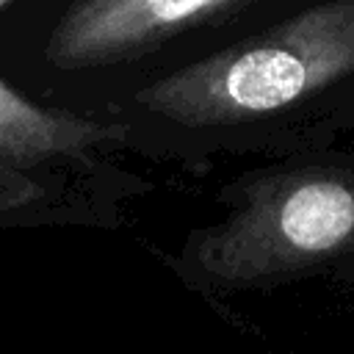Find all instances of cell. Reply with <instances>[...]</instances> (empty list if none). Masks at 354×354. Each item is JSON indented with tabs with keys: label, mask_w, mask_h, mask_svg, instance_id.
<instances>
[{
	"label": "cell",
	"mask_w": 354,
	"mask_h": 354,
	"mask_svg": "<svg viewBox=\"0 0 354 354\" xmlns=\"http://www.w3.org/2000/svg\"><path fill=\"white\" fill-rule=\"evenodd\" d=\"M354 100V0H318L282 22L152 77L102 116L149 160L307 152L318 127Z\"/></svg>",
	"instance_id": "1"
},
{
	"label": "cell",
	"mask_w": 354,
	"mask_h": 354,
	"mask_svg": "<svg viewBox=\"0 0 354 354\" xmlns=\"http://www.w3.org/2000/svg\"><path fill=\"white\" fill-rule=\"evenodd\" d=\"M318 0H19L0 19V72L91 116L136 86L238 44Z\"/></svg>",
	"instance_id": "2"
},
{
	"label": "cell",
	"mask_w": 354,
	"mask_h": 354,
	"mask_svg": "<svg viewBox=\"0 0 354 354\" xmlns=\"http://www.w3.org/2000/svg\"><path fill=\"white\" fill-rule=\"evenodd\" d=\"M224 207L169 260L199 293L266 290L307 277H354V155L288 152L216 194Z\"/></svg>",
	"instance_id": "3"
},
{
	"label": "cell",
	"mask_w": 354,
	"mask_h": 354,
	"mask_svg": "<svg viewBox=\"0 0 354 354\" xmlns=\"http://www.w3.org/2000/svg\"><path fill=\"white\" fill-rule=\"evenodd\" d=\"M147 188L116 160L100 169L0 163V230L116 227L122 205Z\"/></svg>",
	"instance_id": "4"
},
{
	"label": "cell",
	"mask_w": 354,
	"mask_h": 354,
	"mask_svg": "<svg viewBox=\"0 0 354 354\" xmlns=\"http://www.w3.org/2000/svg\"><path fill=\"white\" fill-rule=\"evenodd\" d=\"M127 149L116 119L47 105L0 72V163L28 169H100Z\"/></svg>",
	"instance_id": "5"
},
{
	"label": "cell",
	"mask_w": 354,
	"mask_h": 354,
	"mask_svg": "<svg viewBox=\"0 0 354 354\" xmlns=\"http://www.w3.org/2000/svg\"><path fill=\"white\" fill-rule=\"evenodd\" d=\"M313 149H337V152L354 155V100L348 105H343L340 111H335L318 127L307 152H313Z\"/></svg>",
	"instance_id": "6"
},
{
	"label": "cell",
	"mask_w": 354,
	"mask_h": 354,
	"mask_svg": "<svg viewBox=\"0 0 354 354\" xmlns=\"http://www.w3.org/2000/svg\"><path fill=\"white\" fill-rule=\"evenodd\" d=\"M17 3H19V0H0V19H3V17H6Z\"/></svg>",
	"instance_id": "7"
}]
</instances>
